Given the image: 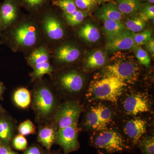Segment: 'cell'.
<instances>
[{
	"mask_svg": "<svg viewBox=\"0 0 154 154\" xmlns=\"http://www.w3.org/2000/svg\"><path fill=\"white\" fill-rule=\"evenodd\" d=\"M152 31L150 29H146L141 32L134 33V40L137 46L145 45L152 38Z\"/></svg>",
	"mask_w": 154,
	"mask_h": 154,
	"instance_id": "4dcf8cb0",
	"label": "cell"
},
{
	"mask_svg": "<svg viewBox=\"0 0 154 154\" xmlns=\"http://www.w3.org/2000/svg\"><path fill=\"white\" fill-rule=\"evenodd\" d=\"M139 142L140 147L144 154H154L153 136L146 137L140 139Z\"/></svg>",
	"mask_w": 154,
	"mask_h": 154,
	"instance_id": "1f68e13d",
	"label": "cell"
},
{
	"mask_svg": "<svg viewBox=\"0 0 154 154\" xmlns=\"http://www.w3.org/2000/svg\"><path fill=\"white\" fill-rule=\"evenodd\" d=\"M20 6L30 12L35 13L43 10L48 4L49 0H17Z\"/></svg>",
	"mask_w": 154,
	"mask_h": 154,
	"instance_id": "484cf974",
	"label": "cell"
},
{
	"mask_svg": "<svg viewBox=\"0 0 154 154\" xmlns=\"http://www.w3.org/2000/svg\"><path fill=\"white\" fill-rule=\"evenodd\" d=\"M86 123L94 129L100 130L105 128L99 119L97 107H93L89 111L86 118Z\"/></svg>",
	"mask_w": 154,
	"mask_h": 154,
	"instance_id": "4316f807",
	"label": "cell"
},
{
	"mask_svg": "<svg viewBox=\"0 0 154 154\" xmlns=\"http://www.w3.org/2000/svg\"><path fill=\"white\" fill-rule=\"evenodd\" d=\"M50 57L49 53L47 48L41 46L34 50L30 54L28 58V63L33 67L38 64L48 62Z\"/></svg>",
	"mask_w": 154,
	"mask_h": 154,
	"instance_id": "603a6c76",
	"label": "cell"
},
{
	"mask_svg": "<svg viewBox=\"0 0 154 154\" xmlns=\"http://www.w3.org/2000/svg\"><path fill=\"white\" fill-rule=\"evenodd\" d=\"M103 22V31L107 42L113 40L125 28L124 24L121 21L106 20Z\"/></svg>",
	"mask_w": 154,
	"mask_h": 154,
	"instance_id": "d6986e66",
	"label": "cell"
},
{
	"mask_svg": "<svg viewBox=\"0 0 154 154\" xmlns=\"http://www.w3.org/2000/svg\"><path fill=\"white\" fill-rule=\"evenodd\" d=\"M39 32L37 25L31 20L21 22L11 33L12 41L19 48L33 47L38 41Z\"/></svg>",
	"mask_w": 154,
	"mask_h": 154,
	"instance_id": "5b68a950",
	"label": "cell"
},
{
	"mask_svg": "<svg viewBox=\"0 0 154 154\" xmlns=\"http://www.w3.org/2000/svg\"><path fill=\"white\" fill-rule=\"evenodd\" d=\"M52 4L62 10L64 14H71L78 9L73 0H52Z\"/></svg>",
	"mask_w": 154,
	"mask_h": 154,
	"instance_id": "f1b7e54d",
	"label": "cell"
},
{
	"mask_svg": "<svg viewBox=\"0 0 154 154\" xmlns=\"http://www.w3.org/2000/svg\"><path fill=\"white\" fill-rule=\"evenodd\" d=\"M4 112H6L5 110L3 108L2 106L0 105V113H4Z\"/></svg>",
	"mask_w": 154,
	"mask_h": 154,
	"instance_id": "7bdbcfd3",
	"label": "cell"
},
{
	"mask_svg": "<svg viewBox=\"0 0 154 154\" xmlns=\"http://www.w3.org/2000/svg\"><path fill=\"white\" fill-rule=\"evenodd\" d=\"M47 154H62L61 153L59 152H56V151H50L48 152Z\"/></svg>",
	"mask_w": 154,
	"mask_h": 154,
	"instance_id": "b9f144b4",
	"label": "cell"
},
{
	"mask_svg": "<svg viewBox=\"0 0 154 154\" xmlns=\"http://www.w3.org/2000/svg\"><path fill=\"white\" fill-rule=\"evenodd\" d=\"M98 1L100 2H103L104 0H98Z\"/></svg>",
	"mask_w": 154,
	"mask_h": 154,
	"instance_id": "f6af8a7d",
	"label": "cell"
},
{
	"mask_svg": "<svg viewBox=\"0 0 154 154\" xmlns=\"http://www.w3.org/2000/svg\"><path fill=\"white\" fill-rule=\"evenodd\" d=\"M126 85V83L117 77L105 74V76L92 83L90 90L96 99L115 102Z\"/></svg>",
	"mask_w": 154,
	"mask_h": 154,
	"instance_id": "3957f363",
	"label": "cell"
},
{
	"mask_svg": "<svg viewBox=\"0 0 154 154\" xmlns=\"http://www.w3.org/2000/svg\"><path fill=\"white\" fill-rule=\"evenodd\" d=\"M48 152L39 143H33L28 146L22 154H47Z\"/></svg>",
	"mask_w": 154,
	"mask_h": 154,
	"instance_id": "74e56055",
	"label": "cell"
},
{
	"mask_svg": "<svg viewBox=\"0 0 154 154\" xmlns=\"http://www.w3.org/2000/svg\"><path fill=\"white\" fill-rule=\"evenodd\" d=\"M5 89L4 84L0 82V99H2L3 94L5 92Z\"/></svg>",
	"mask_w": 154,
	"mask_h": 154,
	"instance_id": "60d3db41",
	"label": "cell"
},
{
	"mask_svg": "<svg viewBox=\"0 0 154 154\" xmlns=\"http://www.w3.org/2000/svg\"><path fill=\"white\" fill-rule=\"evenodd\" d=\"M11 144L14 149L19 151H24L28 146L27 139L24 136L19 134L14 137Z\"/></svg>",
	"mask_w": 154,
	"mask_h": 154,
	"instance_id": "e575fe53",
	"label": "cell"
},
{
	"mask_svg": "<svg viewBox=\"0 0 154 154\" xmlns=\"http://www.w3.org/2000/svg\"><path fill=\"white\" fill-rule=\"evenodd\" d=\"M82 107L75 101H68L60 105L53 121L58 129L78 124Z\"/></svg>",
	"mask_w": 154,
	"mask_h": 154,
	"instance_id": "8992f818",
	"label": "cell"
},
{
	"mask_svg": "<svg viewBox=\"0 0 154 154\" xmlns=\"http://www.w3.org/2000/svg\"><path fill=\"white\" fill-rule=\"evenodd\" d=\"M133 50L134 51L135 55L137 60L145 66L149 67L150 65L151 57L148 52L137 46Z\"/></svg>",
	"mask_w": 154,
	"mask_h": 154,
	"instance_id": "d6a6232c",
	"label": "cell"
},
{
	"mask_svg": "<svg viewBox=\"0 0 154 154\" xmlns=\"http://www.w3.org/2000/svg\"><path fill=\"white\" fill-rule=\"evenodd\" d=\"M146 122L142 119H131L125 125V132L134 144L138 143L146 131Z\"/></svg>",
	"mask_w": 154,
	"mask_h": 154,
	"instance_id": "9a60e30c",
	"label": "cell"
},
{
	"mask_svg": "<svg viewBox=\"0 0 154 154\" xmlns=\"http://www.w3.org/2000/svg\"><path fill=\"white\" fill-rule=\"evenodd\" d=\"M2 28H1V21H0V30H1Z\"/></svg>",
	"mask_w": 154,
	"mask_h": 154,
	"instance_id": "bcb514c9",
	"label": "cell"
},
{
	"mask_svg": "<svg viewBox=\"0 0 154 154\" xmlns=\"http://www.w3.org/2000/svg\"><path fill=\"white\" fill-rule=\"evenodd\" d=\"M123 107L127 114L136 115L149 111L151 106L146 96L142 94H135L126 98L123 103Z\"/></svg>",
	"mask_w": 154,
	"mask_h": 154,
	"instance_id": "4fadbf2b",
	"label": "cell"
},
{
	"mask_svg": "<svg viewBox=\"0 0 154 154\" xmlns=\"http://www.w3.org/2000/svg\"><path fill=\"white\" fill-rule=\"evenodd\" d=\"M147 2H148L149 3L151 4H153L154 3V0H147Z\"/></svg>",
	"mask_w": 154,
	"mask_h": 154,
	"instance_id": "ee69618b",
	"label": "cell"
},
{
	"mask_svg": "<svg viewBox=\"0 0 154 154\" xmlns=\"http://www.w3.org/2000/svg\"><path fill=\"white\" fill-rule=\"evenodd\" d=\"M57 131V127L53 120L45 124L38 125L37 142L48 151H50L53 145L55 143Z\"/></svg>",
	"mask_w": 154,
	"mask_h": 154,
	"instance_id": "8fae6325",
	"label": "cell"
},
{
	"mask_svg": "<svg viewBox=\"0 0 154 154\" xmlns=\"http://www.w3.org/2000/svg\"><path fill=\"white\" fill-rule=\"evenodd\" d=\"M96 16L102 21L106 20L121 21L125 17V15L119 11L116 5L112 3L102 6L96 12Z\"/></svg>",
	"mask_w": 154,
	"mask_h": 154,
	"instance_id": "e0dca14e",
	"label": "cell"
},
{
	"mask_svg": "<svg viewBox=\"0 0 154 154\" xmlns=\"http://www.w3.org/2000/svg\"><path fill=\"white\" fill-rule=\"evenodd\" d=\"M33 71L30 74L31 80L33 81L41 79L45 75H51L54 68L48 62L38 64L33 67Z\"/></svg>",
	"mask_w": 154,
	"mask_h": 154,
	"instance_id": "cb8c5ba5",
	"label": "cell"
},
{
	"mask_svg": "<svg viewBox=\"0 0 154 154\" xmlns=\"http://www.w3.org/2000/svg\"><path fill=\"white\" fill-rule=\"evenodd\" d=\"M92 143L98 149L107 153L121 152L130 149L121 135L111 130L99 133L92 138Z\"/></svg>",
	"mask_w": 154,
	"mask_h": 154,
	"instance_id": "277c9868",
	"label": "cell"
},
{
	"mask_svg": "<svg viewBox=\"0 0 154 154\" xmlns=\"http://www.w3.org/2000/svg\"><path fill=\"white\" fill-rule=\"evenodd\" d=\"M17 122L6 112L0 113V141L2 144L10 145L17 131Z\"/></svg>",
	"mask_w": 154,
	"mask_h": 154,
	"instance_id": "5bb4252c",
	"label": "cell"
},
{
	"mask_svg": "<svg viewBox=\"0 0 154 154\" xmlns=\"http://www.w3.org/2000/svg\"><path fill=\"white\" fill-rule=\"evenodd\" d=\"M0 154H19L17 152L13 150L11 146L2 144L0 146Z\"/></svg>",
	"mask_w": 154,
	"mask_h": 154,
	"instance_id": "f35d334b",
	"label": "cell"
},
{
	"mask_svg": "<svg viewBox=\"0 0 154 154\" xmlns=\"http://www.w3.org/2000/svg\"><path fill=\"white\" fill-rule=\"evenodd\" d=\"M81 55L79 49L74 45L67 43L60 46L55 51L56 59L61 63H71Z\"/></svg>",
	"mask_w": 154,
	"mask_h": 154,
	"instance_id": "2e32d148",
	"label": "cell"
},
{
	"mask_svg": "<svg viewBox=\"0 0 154 154\" xmlns=\"http://www.w3.org/2000/svg\"><path fill=\"white\" fill-rule=\"evenodd\" d=\"M106 54L103 51H95L90 54L86 58V68L92 69L103 66L106 62Z\"/></svg>",
	"mask_w": 154,
	"mask_h": 154,
	"instance_id": "7402d4cb",
	"label": "cell"
},
{
	"mask_svg": "<svg viewBox=\"0 0 154 154\" xmlns=\"http://www.w3.org/2000/svg\"><path fill=\"white\" fill-rule=\"evenodd\" d=\"M64 17L69 25L75 26L79 25L88 16L87 11L77 9L71 14H64Z\"/></svg>",
	"mask_w": 154,
	"mask_h": 154,
	"instance_id": "83f0119b",
	"label": "cell"
},
{
	"mask_svg": "<svg viewBox=\"0 0 154 154\" xmlns=\"http://www.w3.org/2000/svg\"><path fill=\"white\" fill-rule=\"evenodd\" d=\"M17 131L19 134L24 136L36 133L35 125L29 119L25 120L19 125L17 128Z\"/></svg>",
	"mask_w": 154,
	"mask_h": 154,
	"instance_id": "f546056e",
	"label": "cell"
},
{
	"mask_svg": "<svg viewBox=\"0 0 154 154\" xmlns=\"http://www.w3.org/2000/svg\"><path fill=\"white\" fill-rule=\"evenodd\" d=\"M78 34L80 38L91 43L96 42L100 38L99 29L91 23H86L82 26L79 30Z\"/></svg>",
	"mask_w": 154,
	"mask_h": 154,
	"instance_id": "ffe728a7",
	"label": "cell"
},
{
	"mask_svg": "<svg viewBox=\"0 0 154 154\" xmlns=\"http://www.w3.org/2000/svg\"><path fill=\"white\" fill-rule=\"evenodd\" d=\"M113 58V62L105 67V74L117 77L126 84L132 83L137 80L139 66L133 57L125 54H117Z\"/></svg>",
	"mask_w": 154,
	"mask_h": 154,
	"instance_id": "7a4b0ae2",
	"label": "cell"
},
{
	"mask_svg": "<svg viewBox=\"0 0 154 154\" xmlns=\"http://www.w3.org/2000/svg\"><path fill=\"white\" fill-rule=\"evenodd\" d=\"M78 133V124L58 129L55 143L62 148L64 154H69L79 149Z\"/></svg>",
	"mask_w": 154,
	"mask_h": 154,
	"instance_id": "52a82bcc",
	"label": "cell"
},
{
	"mask_svg": "<svg viewBox=\"0 0 154 154\" xmlns=\"http://www.w3.org/2000/svg\"><path fill=\"white\" fill-rule=\"evenodd\" d=\"M139 16L146 22L154 18V6L152 4H146L142 6Z\"/></svg>",
	"mask_w": 154,
	"mask_h": 154,
	"instance_id": "d590c367",
	"label": "cell"
},
{
	"mask_svg": "<svg viewBox=\"0 0 154 154\" xmlns=\"http://www.w3.org/2000/svg\"><path fill=\"white\" fill-rule=\"evenodd\" d=\"M38 81L31 92L30 106L36 122L41 125L54 120L60 105H58L56 96L50 84L42 80Z\"/></svg>",
	"mask_w": 154,
	"mask_h": 154,
	"instance_id": "6da1fadb",
	"label": "cell"
},
{
	"mask_svg": "<svg viewBox=\"0 0 154 154\" xmlns=\"http://www.w3.org/2000/svg\"><path fill=\"white\" fill-rule=\"evenodd\" d=\"M57 83L63 91L69 94H76L82 89L84 79L79 72L70 70L59 75Z\"/></svg>",
	"mask_w": 154,
	"mask_h": 154,
	"instance_id": "ba28073f",
	"label": "cell"
},
{
	"mask_svg": "<svg viewBox=\"0 0 154 154\" xmlns=\"http://www.w3.org/2000/svg\"><path fill=\"white\" fill-rule=\"evenodd\" d=\"M115 5L124 15L134 14L140 11L142 0H116Z\"/></svg>",
	"mask_w": 154,
	"mask_h": 154,
	"instance_id": "44dd1931",
	"label": "cell"
},
{
	"mask_svg": "<svg viewBox=\"0 0 154 154\" xmlns=\"http://www.w3.org/2000/svg\"><path fill=\"white\" fill-rule=\"evenodd\" d=\"M99 119L103 126L106 127L111 121L112 113L108 107L104 105H99L98 107Z\"/></svg>",
	"mask_w": 154,
	"mask_h": 154,
	"instance_id": "836d02e7",
	"label": "cell"
},
{
	"mask_svg": "<svg viewBox=\"0 0 154 154\" xmlns=\"http://www.w3.org/2000/svg\"><path fill=\"white\" fill-rule=\"evenodd\" d=\"M12 100L17 107L20 109H27L31 105V92L27 88H17L13 93Z\"/></svg>",
	"mask_w": 154,
	"mask_h": 154,
	"instance_id": "ac0fdd59",
	"label": "cell"
},
{
	"mask_svg": "<svg viewBox=\"0 0 154 154\" xmlns=\"http://www.w3.org/2000/svg\"><path fill=\"white\" fill-rule=\"evenodd\" d=\"M42 23L46 36L52 40L61 39L64 35L63 26L59 19L52 11H45Z\"/></svg>",
	"mask_w": 154,
	"mask_h": 154,
	"instance_id": "9c48e42d",
	"label": "cell"
},
{
	"mask_svg": "<svg viewBox=\"0 0 154 154\" xmlns=\"http://www.w3.org/2000/svg\"><path fill=\"white\" fill-rule=\"evenodd\" d=\"M125 28L133 33H138L143 30L146 25V22L139 16H133L128 18L125 21Z\"/></svg>",
	"mask_w": 154,
	"mask_h": 154,
	"instance_id": "d4e9b609",
	"label": "cell"
},
{
	"mask_svg": "<svg viewBox=\"0 0 154 154\" xmlns=\"http://www.w3.org/2000/svg\"><path fill=\"white\" fill-rule=\"evenodd\" d=\"M78 9L86 11L90 10L96 6V0H73Z\"/></svg>",
	"mask_w": 154,
	"mask_h": 154,
	"instance_id": "8d00e7d4",
	"label": "cell"
},
{
	"mask_svg": "<svg viewBox=\"0 0 154 154\" xmlns=\"http://www.w3.org/2000/svg\"><path fill=\"white\" fill-rule=\"evenodd\" d=\"M134 40V33L126 28L113 40L107 42L106 48L110 52L133 50L136 47Z\"/></svg>",
	"mask_w": 154,
	"mask_h": 154,
	"instance_id": "7c38bea8",
	"label": "cell"
},
{
	"mask_svg": "<svg viewBox=\"0 0 154 154\" xmlns=\"http://www.w3.org/2000/svg\"><path fill=\"white\" fill-rule=\"evenodd\" d=\"M19 5L17 0H4L0 5V21L2 29L10 27L19 17Z\"/></svg>",
	"mask_w": 154,
	"mask_h": 154,
	"instance_id": "30bf717a",
	"label": "cell"
},
{
	"mask_svg": "<svg viewBox=\"0 0 154 154\" xmlns=\"http://www.w3.org/2000/svg\"><path fill=\"white\" fill-rule=\"evenodd\" d=\"M2 143H1V141H0V146H1V145H2Z\"/></svg>",
	"mask_w": 154,
	"mask_h": 154,
	"instance_id": "7dc6e473",
	"label": "cell"
},
{
	"mask_svg": "<svg viewBox=\"0 0 154 154\" xmlns=\"http://www.w3.org/2000/svg\"><path fill=\"white\" fill-rule=\"evenodd\" d=\"M146 48L152 55L154 54V38L152 37L151 39L145 44Z\"/></svg>",
	"mask_w": 154,
	"mask_h": 154,
	"instance_id": "ab89813d",
	"label": "cell"
}]
</instances>
